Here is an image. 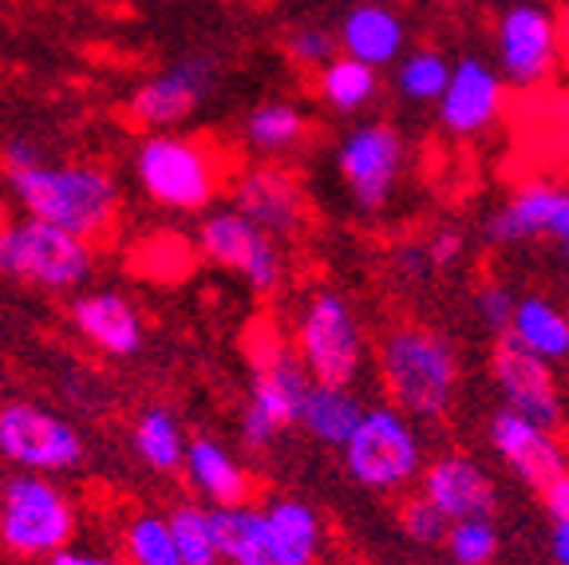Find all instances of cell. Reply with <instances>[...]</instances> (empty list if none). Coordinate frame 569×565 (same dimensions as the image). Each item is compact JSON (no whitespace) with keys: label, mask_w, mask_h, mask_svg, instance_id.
Masks as SVG:
<instances>
[{"label":"cell","mask_w":569,"mask_h":565,"mask_svg":"<svg viewBox=\"0 0 569 565\" xmlns=\"http://www.w3.org/2000/svg\"><path fill=\"white\" fill-rule=\"evenodd\" d=\"M380 376L391 404L411 419H439L459 391V353L443 333L400 325L380 340Z\"/></svg>","instance_id":"6da1fadb"},{"label":"cell","mask_w":569,"mask_h":565,"mask_svg":"<svg viewBox=\"0 0 569 565\" xmlns=\"http://www.w3.org/2000/svg\"><path fill=\"white\" fill-rule=\"evenodd\" d=\"M20 206L28 218L52 221L60 230L76 238H96L111 226L119 210V186L116 178L99 167H80V162H63V167H40L9 175Z\"/></svg>","instance_id":"7a4b0ae2"},{"label":"cell","mask_w":569,"mask_h":565,"mask_svg":"<svg viewBox=\"0 0 569 565\" xmlns=\"http://www.w3.org/2000/svg\"><path fill=\"white\" fill-rule=\"evenodd\" d=\"M340 459H345L348 478L376 490V495L408 490L427 470L416 419L403 416L396 404L368 407L356 435L348 439V447L340 450Z\"/></svg>","instance_id":"3957f363"},{"label":"cell","mask_w":569,"mask_h":565,"mask_svg":"<svg viewBox=\"0 0 569 565\" xmlns=\"http://www.w3.org/2000/svg\"><path fill=\"white\" fill-rule=\"evenodd\" d=\"M91 269H96V254L88 238H76L40 218L0 221V277L32 289L63 293L88 281Z\"/></svg>","instance_id":"277c9868"},{"label":"cell","mask_w":569,"mask_h":565,"mask_svg":"<svg viewBox=\"0 0 569 565\" xmlns=\"http://www.w3.org/2000/svg\"><path fill=\"white\" fill-rule=\"evenodd\" d=\"M309 388L312 376L297 348H289L284 340H266L261 348H253V384L241 407V439L249 447H269L284 427L301 424Z\"/></svg>","instance_id":"5b68a950"},{"label":"cell","mask_w":569,"mask_h":565,"mask_svg":"<svg viewBox=\"0 0 569 565\" xmlns=\"http://www.w3.org/2000/svg\"><path fill=\"white\" fill-rule=\"evenodd\" d=\"M365 328L340 293L320 289L305 300L301 317H297V353H301L312 384L352 388L365 368Z\"/></svg>","instance_id":"8992f818"},{"label":"cell","mask_w":569,"mask_h":565,"mask_svg":"<svg viewBox=\"0 0 569 565\" xmlns=\"http://www.w3.org/2000/svg\"><path fill=\"white\" fill-rule=\"evenodd\" d=\"M134 170H139L147 198H154L167 210H202L222 186V167L213 159V150L187 135L154 131L139 147Z\"/></svg>","instance_id":"52a82bcc"},{"label":"cell","mask_w":569,"mask_h":565,"mask_svg":"<svg viewBox=\"0 0 569 565\" xmlns=\"http://www.w3.org/2000/svg\"><path fill=\"white\" fill-rule=\"evenodd\" d=\"M76 531V514L60 486L44 475H17L0 490V542L12 554H60Z\"/></svg>","instance_id":"ba28073f"},{"label":"cell","mask_w":569,"mask_h":565,"mask_svg":"<svg viewBox=\"0 0 569 565\" xmlns=\"http://www.w3.org/2000/svg\"><path fill=\"white\" fill-rule=\"evenodd\" d=\"M408 142L391 123H365L348 131L337 147V170L348 195L365 214H380L400 186Z\"/></svg>","instance_id":"9c48e42d"},{"label":"cell","mask_w":569,"mask_h":565,"mask_svg":"<svg viewBox=\"0 0 569 565\" xmlns=\"http://www.w3.org/2000/svg\"><path fill=\"white\" fill-rule=\"evenodd\" d=\"M198 249L210 261L246 277L253 293H273L284 281V254L277 246V238H269L261 226H253L233 206L202 218V226H198Z\"/></svg>","instance_id":"30bf717a"},{"label":"cell","mask_w":569,"mask_h":565,"mask_svg":"<svg viewBox=\"0 0 569 565\" xmlns=\"http://www.w3.org/2000/svg\"><path fill=\"white\" fill-rule=\"evenodd\" d=\"M0 455L12 467L36 470H71L83 459L80 432L63 416H52L40 404H4L0 407Z\"/></svg>","instance_id":"8fae6325"},{"label":"cell","mask_w":569,"mask_h":565,"mask_svg":"<svg viewBox=\"0 0 569 565\" xmlns=\"http://www.w3.org/2000/svg\"><path fill=\"white\" fill-rule=\"evenodd\" d=\"M490 380H495L502 407L518 412V416L533 419L542 427L561 424V391L553 380L550 360L533 356L526 345H518L515 336H495L490 348Z\"/></svg>","instance_id":"7c38bea8"},{"label":"cell","mask_w":569,"mask_h":565,"mask_svg":"<svg viewBox=\"0 0 569 565\" xmlns=\"http://www.w3.org/2000/svg\"><path fill=\"white\" fill-rule=\"evenodd\" d=\"M507 107V80L495 63L482 56H459L451 68V83H447L443 99L436 103L439 127L455 139H475V135L490 131Z\"/></svg>","instance_id":"4fadbf2b"},{"label":"cell","mask_w":569,"mask_h":565,"mask_svg":"<svg viewBox=\"0 0 569 565\" xmlns=\"http://www.w3.org/2000/svg\"><path fill=\"white\" fill-rule=\"evenodd\" d=\"M495 52L502 80L533 88L558 60V20L542 4H510L498 20Z\"/></svg>","instance_id":"5bb4252c"},{"label":"cell","mask_w":569,"mask_h":565,"mask_svg":"<svg viewBox=\"0 0 569 565\" xmlns=\"http://www.w3.org/2000/svg\"><path fill=\"white\" fill-rule=\"evenodd\" d=\"M482 230L495 246H522L533 238L561 241L569 234V186L530 178L498 210L487 214Z\"/></svg>","instance_id":"9a60e30c"},{"label":"cell","mask_w":569,"mask_h":565,"mask_svg":"<svg viewBox=\"0 0 569 565\" xmlns=\"http://www.w3.org/2000/svg\"><path fill=\"white\" fill-rule=\"evenodd\" d=\"M487 439L498 459L515 470V478H522L538 495L546 490V483H553L561 470H569L566 443H558L553 427L533 424V419L518 416L510 407H498L495 416H490Z\"/></svg>","instance_id":"2e32d148"},{"label":"cell","mask_w":569,"mask_h":565,"mask_svg":"<svg viewBox=\"0 0 569 565\" xmlns=\"http://www.w3.org/2000/svg\"><path fill=\"white\" fill-rule=\"evenodd\" d=\"M233 210L246 214L269 238H293L305 226V195L284 167H249L233 182Z\"/></svg>","instance_id":"e0dca14e"},{"label":"cell","mask_w":569,"mask_h":565,"mask_svg":"<svg viewBox=\"0 0 569 565\" xmlns=\"http://www.w3.org/2000/svg\"><path fill=\"white\" fill-rule=\"evenodd\" d=\"M210 83H213V63L206 60V56H187V60H178L174 68L159 71L154 80H147L131 96L134 123L154 127V131H159V127H170V123H182V119L206 99Z\"/></svg>","instance_id":"ac0fdd59"},{"label":"cell","mask_w":569,"mask_h":565,"mask_svg":"<svg viewBox=\"0 0 569 565\" xmlns=\"http://www.w3.org/2000/svg\"><path fill=\"white\" fill-rule=\"evenodd\" d=\"M419 495L431 498L451 522L495 514V483L471 455H439L427 463L423 478H419Z\"/></svg>","instance_id":"d6986e66"},{"label":"cell","mask_w":569,"mask_h":565,"mask_svg":"<svg viewBox=\"0 0 569 565\" xmlns=\"http://www.w3.org/2000/svg\"><path fill=\"white\" fill-rule=\"evenodd\" d=\"M71 325L80 328L88 345L107 356H134L147 340L142 317L123 293L99 289L71 300Z\"/></svg>","instance_id":"ffe728a7"},{"label":"cell","mask_w":569,"mask_h":565,"mask_svg":"<svg viewBox=\"0 0 569 565\" xmlns=\"http://www.w3.org/2000/svg\"><path fill=\"white\" fill-rule=\"evenodd\" d=\"M340 52L372 68H388L408 56V24L383 0H365L340 20Z\"/></svg>","instance_id":"44dd1931"},{"label":"cell","mask_w":569,"mask_h":565,"mask_svg":"<svg viewBox=\"0 0 569 565\" xmlns=\"http://www.w3.org/2000/svg\"><path fill=\"white\" fill-rule=\"evenodd\" d=\"M368 404L352 388H332V384H312L301 407V427L320 443V447L345 450L365 419Z\"/></svg>","instance_id":"7402d4cb"},{"label":"cell","mask_w":569,"mask_h":565,"mask_svg":"<svg viewBox=\"0 0 569 565\" xmlns=\"http://www.w3.org/2000/svg\"><path fill=\"white\" fill-rule=\"evenodd\" d=\"M187 475H190V483L210 498L213 511H222V506H246L249 475L218 439H194L190 443L187 447Z\"/></svg>","instance_id":"603a6c76"},{"label":"cell","mask_w":569,"mask_h":565,"mask_svg":"<svg viewBox=\"0 0 569 565\" xmlns=\"http://www.w3.org/2000/svg\"><path fill=\"white\" fill-rule=\"evenodd\" d=\"M269 538H273L277 565H317L320 557V514L301 498H273L266 506Z\"/></svg>","instance_id":"cb8c5ba5"},{"label":"cell","mask_w":569,"mask_h":565,"mask_svg":"<svg viewBox=\"0 0 569 565\" xmlns=\"http://www.w3.org/2000/svg\"><path fill=\"white\" fill-rule=\"evenodd\" d=\"M213 514V538L230 565H277L273 538H269L266 511L253 506H222Z\"/></svg>","instance_id":"d4e9b609"},{"label":"cell","mask_w":569,"mask_h":565,"mask_svg":"<svg viewBox=\"0 0 569 565\" xmlns=\"http://www.w3.org/2000/svg\"><path fill=\"white\" fill-rule=\"evenodd\" d=\"M510 336L550 364L569 356V317L546 297H518Z\"/></svg>","instance_id":"484cf974"},{"label":"cell","mask_w":569,"mask_h":565,"mask_svg":"<svg viewBox=\"0 0 569 565\" xmlns=\"http://www.w3.org/2000/svg\"><path fill=\"white\" fill-rule=\"evenodd\" d=\"M317 91L337 116H356L380 96V68L352 60V56H337L329 68H320Z\"/></svg>","instance_id":"4316f807"},{"label":"cell","mask_w":569,"mask_h":565,"mask_svg":"<svg viewBox=\"0 0 569 565\" xmlns=\"http://www.w3.org/2000/svg\"><path fill=\"white\" fill-rule=\"evenodd\" d=\"M309 131V119H305L301 107L293 103H261L253 107L241 123V135L253 150H266V155H284V150H293L297 142L305 139Z\"/></svg>","instance_id":"83f0119b"},{"label":"cell","mask_w":569,"mask_h":565,"mask_svg":"<svg viewBox=\"0 0 569 565\" xmlns=\"http://www.w3.org/2000/svg\"><path fill=\"white\" fill-rule=\"evenodd\" d=\"M134 450L142 455V463L151 470H170L187 467V443H182V427L170 416L167 407H147L134 424Z\"/></svg>","instance_id":"f1b7e54d"},{"label":"cell","mask_w":569,"mask_h":565,"mask_svg":"<svg viewBox=\"0 0 569 565\" xmlns=\"http://www.w3.org/2000/svg\"><path fill=\"white\" fill-rule=\"evenodd\" d=\"M455 60H447L439 48H411L396 63V96L403 103H439L451 83Z\"/></svg>","instance_id":"f546056e"},{"label":"cell","mask_w":569,"mask_h":565,"mask_svg":"<svg viewBox=\"0 0 569 565\" xmlns=\"http://www.w3.org/2000/svg\"><path fill=\"white\" fill-rule=\"evenodd\" d=\"M170 531H174V542L182 549V562L187 565H218L222 562V549H218V538H213V514L202 511V506H178L170 514Z\"/></svg>","instance_id":"4dcf8cb0"},{"label":"cell","mask_w":569,"mask_h":565,"mask_svg":"<svg viewBox=\"0 0 569 565\" xmlns=\"http://www.w3.org/2000/svg\"><path fill=\"white\" fill-rule=\"evenodd\" d=\"M127 549H131L134 565H187L174 542V531H170V518H159V514H142V518L131 522Z\"/></svg>","instance_id":"1f68e13d"},{"label":"cell","mask_w":569,"mask_h":565,"mask_svg":"<svg viewBox=\"0 0 569 565\" xmlns=\"http://www.w3.org/2000/svg\"><path fill=\"white\" fill-rule=\"evenodd\" d=\"M447 554L455 565H490L498 554V531L490 518H462L447 534Z\"/></svg>","instance_id":"d6a6232c"},{"label":"cell","mask_w":569,"mask_h":565,"mask_svg":"<svg viewBox=\"0 0 569 565\" xmlns=\"http://www.w3.org/2000/svg\"><path fill=\"white\" fill-rule=\"evenodd\" d=\"M451 526L455 522L427 495H416L400 506V531L408 534V542H416V546H447Z\"/></svg>","instance_id":"836d02e7"},{"label":"cell","mask_w":569,"mask_h":565,"mask_svg":"<svg viewBox=\"0 0 569 565\" xmlns=\"http://www.w3.org/2000/svg\"><path fill=\"white\" fill-rule=\"evenodd\" d=\"M284 52H289V60L301 63V68H329L332 60L340 56V36H332L329 28H297L289 40H284Z\"/></svg>","instance_id":"e575fe53"},{"label":"cell","mask_w":569,"mask_h":565,"mask_svg":"<svg viewBox=\"0 0 569 565\" xmlns=\"http://www.w3.org/2000/svg\"><path fill=\"white\" fill-rule=\"evenodd\" d=\"M515 309H518V297L507 289V285H482L479 293H475V313H479L482 328L495 336H507L510 325H515Z\"/></svg>","instance_id":"d590c367"},{"label":"cell","mask_w":569,"mask_h":565,"mask_svg":"<svg viewBox=\"0 0 569 565\" xmlns=\"http://www.w3.org/2000/svg\"><path fill=\"white\" fill-rule=\"evenodd\" d=\"M427 257H431V269L436 274H447L467 257V234L459 226H439L431 238H427Z\"/></svg>","instance_id":"8d00e7d4"},{"label":"cell","mask_w":569,"mask_h":565,"mask_svg":"<svg viewBox=\"0 0 569 565\" xmlns=\"http://www.w3.org/2000/svg\"><path fill=\"white\" fill-rule=\"evenodd\" d=\"M391 274L411 285L427 281V277L436 274V269H431V257H427V241H400V246L391 249Z\"/></svg>","instance_id":"74e56055"},{"label":"cell","mask_w":569,"mask_h":565,"mask_svg":"<svg viewBox=\"0 0 569 565\" xmlns=\"http://www.w3.org/2000/svg\"><path fill=\"white\" fill-rule=\"evenodd\" d=\"M40 147L36 142H28V139H12L9 147H4V170L9 175H20V170H32V167H40Z\"/></svg>","instance_id":"f35d334b"},{"label":"cell","mask_w":569,"mask_h":565,"mask_svg":"<svg viewBox=\"0 0 569 565\" xmlns=\"http://www.w3.org/2000/svg\"><path fill=\"white\" fill-rule=\"evenodd\" d=\"M542 503H546V511H550L553 522H566L569 518V470H561L553 483H546Z\"/></svg>","instance_id":"ab89813d"},{"label":"cell","mask_w":569,"mask_h":565,"mask_svg":"<svg viewBox=\"0 0 569 565\" xmlns=\"http://www.w3.org/2000/svg\"><path fill=\"white\" fill-rule=\"evenodd\" d=\"M550 549H553V562H558V565H569V518H566V522H553Z\"/></svg>","instance_id":"60d3db41"},{"label":"cell","mask_w":569,"mask_h":565,"mask_svg":"<svg viewBox=\"0 0 569 565\" xmlns=\"http://www.w3.org/2000/svg\"><path fill=\"white\" fill-rule=\"evenodd\" d=\"M48 565H116V562H107V557L96 554H76V549H60V554H52Z\"/></svg>","instance_id":"b9f144b4"},{"label":"cell","mask_w":569,"mask_h":565,"mask_svg":"<svg viewBox=\"0 0 569 565\" xmlns=\"http://www.w3.org/2000/svg\"><path fill=\"white\" fill-rule=\"evenodd\" d=\"M561 257H566V266H569V234L561 238Z\"/></svg>","instance_id":"7bdbcfd3"},{"label":"cell","mask_w":569,"mask_h":565,"mask_svg":"<svg viewBox=\"0 0 569 565\" xmlns=\"http://www.w3.org/2000/svg\"><path fill=\"white\" fill-rule=\"evenodd\" d=\"M566 455H569V427H566Z\"/></svg>","instance_id":"ee69618b"}]
</instances>
